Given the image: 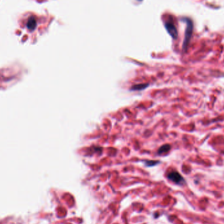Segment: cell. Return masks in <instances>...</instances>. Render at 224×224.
Wrapping results in <instances>:
<instances>
[{"mask_svg": "<svg viewBox=\"0 0 224 224\" xmlns=\"http://www.w3.org/2000/svg\"><path fill=\"white\" fill-rule=\"evenodd\" d=\"M26 26H27V28L29 29H30V30H34L36 26H37V21H36L35 16H32L28 18L27 24H26Z\"/></svg>", "mask_w": 224, "mask_h": 224, "instance_id": "obj_4", "label": "cell"}, {"mask_svg": "<svg viewBox=\"0 0 224 224\" xmlns=\"http://www.w3.org/2000/svg\"><path fill=\"white\" fill-rule=\"evenodd\" d=\"M170 150V146L169 144H164L161 146L159 150H158V154L161 155L163 153H167Z\"/></svg>", "mask_w": 224, "mask_h": 224, "instance_id": "obj_6", "label": "cell"}, {"mask_svg": "<svg viewBox=\"0 0 224 224\" xmlns=\"http://www.w3.org/2000/svg\"><path fill=\"white\" fill-rule=\"evenodd\" d=\"M168 178L177 184H182L183 182H184L183 178L181 176L180 173L176 172V171L171 172L168 174Z\"/></svg>", "mask_w": 224, "mask_h": 224, "instance_id": "obj_2", "label": "cell"}, {"mask_svg": "<svg viewBox=\"0 0 224 224\" xmlns=\"http://www.w3.org/2000/svg\"><path fill=\"white\" fill-rule=\"evenodd\" d=\"M165 28L167 29V30L168 33L170 35L171 37H172L173 39H176L178 38V33L177 28L173 23L169 22H167L165 24Z\"/></svg>", "mask_w": 224, "mask_h": 224, "instance_id": "obj_3", "label": "cell"}, {"mask_svg": "<svg viewBox=\"0 0 224 224\" xmlns=\"http://www.w3.org/2000/svg\"><path fill=\"white\" fill-rule=\"evenodd\" d=\"M184 21L186 22V29L185 32V38H184V40L183 43V50L186 51L187 49V46H188L190 39L192 38V36L193 34V22L189 18H184Z\"/></svg>", "mask_w": 224, "mask_h": 224, "instance_id": "obj_1", "label": "cell"}, {"mask_svg": "<svg viewBox=\"0 0 224 224\" xmlns=\"http://www.w3.org/2000/svg\"><path fill=\"white\" fill-rule=\"evenodd\" d=\"M145 164L148 167H153L156 165L157 164L159 163V161H144Z\"/></svg>", "mask_w": 224, "mask_h": 224, "instance_id": "obj_7", "label": "cell"}, {"mask_svg": "<svg viewBox=\"0 0 224 224\" xmlns=\"http://www.w3.org/2000/svg\"><path fill=\"white\" fill-rule=\"evenodd\" d=\"M149 86V84L148 83H140V84H138V85H135L134 86L131 87L130 90L131 91H142L145 88H146Z\"/></svg>", "mask_w": 224, "mask_h": 224, "instance_id": "obj_5", "label": "cell"}, {"mask_svg": "<svg viewBox=\"0 0 224 224\" xmlns=\"http://www.w3.org/2000/svg\"><path fill=\"white\" fill-rule=\"evenodd\" d=\"M138 1H142V0H138Z\"/></svg>", "mask_w": 224, "mask_h": 224, "instance_id": "obj_8", "label": "cell"}]
</instances>
